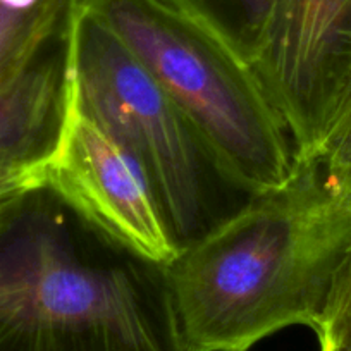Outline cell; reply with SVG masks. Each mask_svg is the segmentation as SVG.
Here are the masks:
<instances>
[{
	"instance_id": "obj_1",
	"label": "cell",
	"mask_w": 351,
	"mask_h": 351,
	"mask_svg": "<svg viewBox=\"0 0 351 351\" xmlns=\"http://www.w3.org/2000/svg\"><path fill=\"white\" fill-rule=\"evenodd\" d=\"M351 253V190L315 162L167 267L188 351H248L293 326L317 330Z\"/></svg>"
},
{
	"instance_id": "obj_2",
	"label": "cell",
	"mask_w": 351,
	"mask_h": 351,
	"mask_svg": "<svg viewBox=\"0 0 351 351\" xmlns=\"http://www.w3.org/2000/svg\"><path fill=\"white\" fill-rule=\"evenodd\" d=\"M0 351H188L167 267L43 184L0 212Z\"/></svg>"
},
{
	"instance_id": "obj_3",
	"label": "cell",
	"mask_w": 351,
	"mask_h": 351,
	"mask_svg": "<svg viewBox=\"0 0 351 351\" xmlns=\"http://www.w3.org/2000/svg\"><path fill=\"white\" fill-rule=\"evenodd\" d=\"M69 40L74 99L136 165L180 252L255 198L81 0L71 2Z\"/></svg>"
},
{
	"instance_id": "obj_4",
	"label": "cell",
	"mask_w": 351,
	"mask_h": 351,
	"mask_svg": "<svg viewBox=\"0 0 351 351\" xmlns=\"http://www.w3.org/2000/svg\"><path fill=\"white\" fill-rule=\"evenodd\" d=\"M152 74L252 195L285 188L296 157L250 64L157 0H81Z\"/></svg>"
},
{
	"instance_id": "obj_5",
	"label": "cell",
	"mask_w": 351,
	"mask_h": 351,
	"mask_svg": "<svg viewBox=\"0 0 351 351\" xmlns=\"http://www.w3.org/2000/svg\"><path fill=\"white\" fill-rule=\"evenodd\" d=\"M252 67L296 162L308 160L351 73V0H279Z\"/></svg>"
},
{
	"instance_id": "obj_6",
	"label": "cell",
	"mask_w": 351,
	"mask_h": 351,
	"mask_svg": "<svg viewBox=\"0 0 351 351\" xmlns=\"http://www.w3.org/2000/svg\"><path fill=\"white\" fill-rule=\"evenodd\" d=\"M47 184L88 222L152 262L169 265L180 250L126 152L84 112L71 86L66 124L47 167Z\"/></svg>"
},
{
	"instance_id": "obj_7",
	"label": "cell",
	"mask_w": 351,
	"mask_h": 351,
	"mask_svg": "<svg viewBox=\"0 0 351 351\" xmlns=\"http://www.w3.org/2000/svg\"><path fill=\"white\" fill-rule=\"evenodd\" d=\"M71 95L67 21L14 76L0 84V164H49Z\"/></svg>"
},
{
	"instance_id": "obj_8",
	"label": "cell",
	"mask_w": 351,
	"mask_h": 351,
	"mask_svg": "<svg viewBox=\"0 0 351 351\" xmlns=\"http://www.w3.org/2000/svg\"><path fill=\"white\" fill-rule=\"evenodd\" d=\"M73 0L16 8L0 0V84L14 76L67 21Z\"/></svg>"
},
{
	"instance_id": "obj_9",
	"label": "cell",
	"mask_w": 351,
	"mask_h": 351,
	"mask_svg": "<svg viewBox=\"0 0 351 351\" xmlns=\"http://www.w3.org/2000/svg\"><path fill=\"white\" fill-rule=\"evenodd\" d=\"M322 169L326 180L351 190V73L337 99L324 136L312 157Z\"/></svg>"
},
{
	"instance_id": "obj_10",
	"label": "cell",
	"mask_w": 351,
	"mask_h": 351,
	"mask_svg": "<svg viewBox=\"0 0 351 351\" xmlns=\"http://www.w3.org/2000/svg\"><path fill=\"white\" fill-rule=\"evenodd\" d=\"M47 167L40 165L0 164V212L33 188L47 184Z\"/></svg>"
},
{
	"instance_id": "obj_11",
	"label": "cell",
	"mask_w": 351,
	"mask_h": 351,
	"mask_svg": "<svg viewBox=\"0 0 351 351\" xmlns=\"http://www.w3.org/2000/svg\"><path fill=\"white\" fill-rule=\"evenodd\" d=\"M315 334L320 351H351V312L334 296Z\"/></svg>"
},
{
	"instance_id": "obj_12",
	"label": "cell",
	"mask_w": 351,
	"mask_h": 351,
	"mask_svg": "<svg viewBox=\"0 0 351 351\" xmlns=\"http://www.w3.org/2000/svg\"><path fill=\"white\" fill-rule=\"evenodd\" d=\"M332 296L351 312V253L348 256L346 263H344L343 271H341Z\"/></svg>"
}]
</instances>
